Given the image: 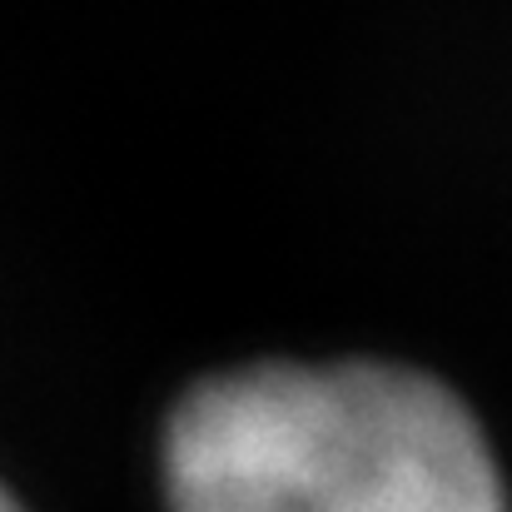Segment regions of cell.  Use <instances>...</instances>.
Returning <instances> with one entry per match:
<instances>
[{
  "label": "cell",
  "mask_w": 512,
  "mask_h": 512,
  "mask_svg": "<svg viewBox=\"0 0 512 512\" xmlns=\"http://www.w3.org/2000/svg\"><path fill=\"white\" fill-rule=\"evenodd\" d=\"M170 512H508L473 413L393 363H259L199 383L165 438Z\"/></svg>",
  "instance_id": "obj_1"
},
{
  "label": "cell",
  "mask_w": 512,
  "mask_h": 512,
  "mask_svg": "<svg viewBox=\"0 0 512 512\" xmlns=\"http://www.w3.org/2000/svg\"><path fill=\"white\" fill-rule=\"evenodd\" d=\"M0 512H20V503H15V498H10L5 488H0Z\"/></svg>",
  "instance_id": "obj_2"
}]
</instances>
